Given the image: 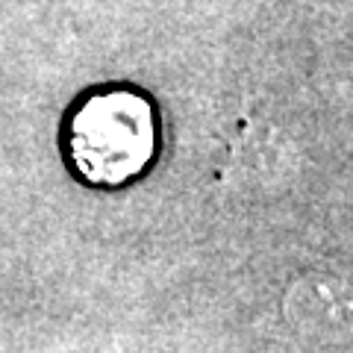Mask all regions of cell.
I'll return each instance as SVG.
<instances>
[{"instance_id":"1","label":"cell","mask_w":353,"mask_h":353,"mask_svg":"<svg viewBox=\"0 0 353 353\" xmlns=\"http://www.w3.org/2000/svg\"><path fill=\"white\" fill-rule=\"evenodd\" d=\"M150 109L136 94L92 97L71 124L74 162L94 183H121L150 159Z\"/></svg>"}]
</instances>
